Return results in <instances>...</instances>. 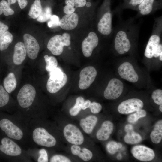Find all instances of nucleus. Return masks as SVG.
<instances>
[{
    "label": "nucleus",
    "instance_id": "obj_1",
    "mask_svg": "<svg viewBox=\"0 0 162 162\" xmlns=\"http://www.w3.org/2000/svg\"><path fill=\"white\" fill-rule=\"evenodd\" d=\"M140 25L131 18L119 23L113 32L115 50L119 55L128 52L139 37Z\"/></svg>",
    "mask_w": 162,
    "mask_h": 162
},
{
    "label": "nucleus",
    "instance_id": "obj_2",
    "mask_svg": "<svg viewBox=\"0 0 162 162\" xmlns=\"http://www.w3.org/2000/svg\"><path fill=\"white\" fill-rule=\"evenodd\" d=\"M162 32L161 16L156 18L151 35L150 37L144 52V56L148 58L153 57L154 52L161 43Z\"/></svg>",
    "mask_w": 162,
    "mask_h": 162
},
{
    "label": "nucleus",
    "instance_id": "obj_3",
    "mask_svg": "<svg viewBox=\"0 0 162 162\" xmlns=\"http://www.w3.org/2000/svg\"><path fill=\"white\" fill-rule=\"evenodd\" d=\"M65 139L71 145H81L84 142L85 138L80 128L72 123L66 124L63 129Z\"/></svg>",
    "mask_w": 162,
    "mask_h": 162
},
{
    "label": "nucleus",
    "instance_id": "obj_4",
    "mask_svg": "<svg viewBox=\"0 0 162 162\" xmlns=\"http://www.w3.org/2000/svg\"><path fill=\"white\" fill-rule=\"evenodd\" d=\"M32 137L36 143L42 146L52 147L55 146L57 143L55 137L42 127L37 128L34 130Z\"/></svg>",
    "mask_w": 162,
    "mask_h": 162
},
{
    "label": "nucleus",
    "instance_id": "obj_5",
    "mask_svg": "<svg viewBox=\"0 0 162 162\" xmlns=\"http://www.w3.org/2000/svg\"><path fill=\"white\" fill-rule=\"evenodd\" d=\"M36 91L34 87L27 84L23 86L20 90L17 100L20 105L23 108L30 106L35 99Z\"/></svg>",
    "mask_w": 162,
    "mask_h": 162
},
{
    "label": "nucleus",
    "instance_id": "obj_6",
    "mask_svg": "<svg viewBox=\"0 0 162 162\" xmlns=\"http://www.w3.org/2000/svg\"><path fill=\"white\" fill-rule=\"evenodd\" d=\"M97 74L95 68L92 66H88L82 69L80 74L78 86L82 90L86 89L94 81Z\"/></svg>",
    "mask_w": 162,
    "mask_h": 162
},
{
    "label": "nucleus",
    "instance_id": "obj_7",
    "mask_svg": "<svg viewBox=\"0 0 162 162\" xmlns=\"http://www.w3.org/2000/svg\"><path fill=\"white\" fill-rule=\"evenodd\" d=\"M122 82L117 78H113L109 81L105 89L104 95L107 99L113 100L118 98L123 89Z\"/></svg>",
    "mask_w": 162,
    "mask_h": 162
},
{
    "label": "nucleus",
    "instance_id": "obj_8",
    "mask_svg": "<svg viewBox=\"0 0 162 162\" xmlns=\"http://www.w3.org/2000/svg\"><path fill=\"white\" fill-rule=\"evenodd\" d=\"M162 7V0H144L138 6L136 11L138 17L153 13Z\"/></svg>",
    "mask_w": 162,
    "mask_h": 162
},
{
    "label": "nucleus",
    "instance_id": "obj_9",
    "mask_svg": "<svg viewBox=\"0 0 162 162\" xmlns=\"http://www.w3.org/2000/svg\"><path fill=\"white\" fill-rule=\"evenodd\" d=\"M0 128L10 138L20 140L23 137L22 130L8 119L3 118L0 121Z\"/></svg>",
    "mask_w": 162,
    "mask_h": 162
},
{
    "label": "nucleus",
    "instance_id": "obj_10",
    "mask_svg": "<svg viewBox=\"0 0 162 162\" xmlns=\"http://www.w3.org/2000/svg\"><path fill=\"white\" fill-rule=\"evenodd\" d=\"M97 29L103 35H109L113 33L112 14L110 8L103 14L99 20L97 24Z\"/></svg>",
    "mask_w": 162,
    "mask_h": 162
},
{
    "label": "nucleus",
    "instance_id": "obj_11",
    "mask_svg": "<svg viewBox=\"0 0 162 162\" xmlns=\"http://www.w3.org/2000/svg\"><path fill=\"white\" fill-rule=\"evenodd\" d=\"M143 106V103L141 100L131 98L121 103L118 106V110L121 114H127L141 109Z\"/></svg>",
    "mask_w": 162,
    "mask_h": 162
},
{
    "label": "nucleus",
    "instance_id": "obj_12",
    "mask_svg": "<svg viewBox=\"0 0 162 162\" xmlns=\"http://www.w3.org/2000/svg\"><path fill=\"white\" fill-rule=\"evenodd\" d=\"M99 38L94 32H89L88 36L83 40L82 44V49L84 56L86 57L90 56L94 50L98 46Z\"/></svg>",
    "mask_w": 162,
    "mask_h": 162
},
{
    "label": "nucleus",
    "instance_id": "obj_13",
    "mask_svg": "<svg viewBox=\"0 0 162 162\" xmlns=\"http://www.w3.org/2000/svg\"><path fill=\"white\" fill-rule=\"evenodd\" d=\"M24 45L27 54L30 58L35 59L37 57L40 50V46L37 40L28 34L23 36Z\"/></svg>",
    "mask_w": 162,
    "mask_h": 162
},
{
    "label": "nucleus",
    "instance_id": "obj_14",
    "mask_svg": "<svg viewBox=\"0 0 162 162\" xmlns=\"http://www.w3.org/2000/svg\"><path fill=\"white\" fill-rule=\"evenodd\" d=\"M70 45L62 36L58 34L52 37L50 39L47 44V48L53 55L59 56L62 53L64 46Z\"/></svg>",
    "mask_w": 162,
    "mask_h": 162
},
{
    "label": "nucleus",
    "instance_id": "obj_15",
    "mask_svg": "<svg viewBox=\"0 0 162 162\" xmlns=\"http://www.w3.org/2000/svg\"><path fill=\"white\" fill-rule=\"evenodd\" d=\"M131 153L135 158L142 161H149L155 157V153L153 149L143 145L134 146L132 149Z\"/></svg>",
    "mask_w": 162,
    "mask_h": 162
},
{
    "label": "nucleus",
    "instance_id": "obj_16",
    "mask_svg": "<svg viewBox=\"0 0 162 162\" xmlns=\"http://www.w3.org/2000/svg\"><path fill=\"white\" fill-rule=\"evenodd\" d=\"M119 74L122 78L132 83L137 82L139 76L132 65L128 62L121 64L118 69Z\"/></svg>",
    "mask_w": 162,
    "mask_h": 162
},
{
    "label": "nucleus",
    "instance_id": "obj_17",
    "mask_svg": "<svg viewBox=\"0 0 162 162\" xmlns=\"http://www.w3.org/2000/svg\"><path fill=\"white\" fill-rule=\"evenodd\" d=\"M0 145V150L4 154L9 156H17L21 153L20 147L15 142L7 137L2 138Z\"/></svg>",
    "mask_w": 162,
    "mask_h": 162
},
{
    "label": "nucleus",
    "instance_id": "obj_18",
    "mask_svg": "<svg viewBox=\"0 0 162 162\" xmlns=\"http://www.w3.org/2000/svg\"><path fill=\"white\" fill-rule=\"evenodd\" d=\"M68 77L65 73L60 78L54 79L49 78L46 86L47 91L52 94L56 93L65 86Z\"/></svg>",
    "mask_w": 162,
    "mask_h": 162
},
{
    "label": "nucleus",
    "instance_id": "obj_19",
    "mask_svg": "<svg viewBox=\"0 0 162 162\" xmlns=\"http://www.w3.org/2000/svg\"><path fill=\"white\" fill-rule=\"evenodd\" d=\"M79 21V17L76 13L66 14L60 20L59 26L66 30H70L75 28Z\"/></svg>",
    "mask_w": 162,
    "mask_h": 162
},
{
    "label": "nucleus",
    "instance_id": "obj_20",
    "mask_svg": "<svg viewBox=\"0 0 162 162\" xmlns=\"http://www.w3.org/2000/svg\"><path fill=\"white\" fill-rule=\"evenodd\" d=\"M70 150L73 155L78 156L85 161H89L93 156V154L90 149L81 145H72Z\"/></svg>",
    "mask_w": 162,
    "mask_h": 162
},
{
    "label": "nucleus",
    "instance_id": "obj_21",
    "mask_svg": "<svg viewBox=\"0 0 162 162\" xmlns=\"http://www.w3.org/2000/svg\"><path fill=\"white\" fill-rule=\"evenodd\" d=\"M98 121L97 116L90 115L80 119L79 124L80 127L86 134H91L93 132Z\"/></svg>",
    "mask_w": 162,
    "mask_h": 162
},
{
    "label": "nucleus",
    "instance_id": "obj_22",
    "mask_svg": "<svg viewBox=\"0 0 162 162\" xmlns=\"http://www.w3.org/2000/svg\"><path fill=\"white\" fill-rule=\"evenodd\" d=\"M113 124L112 122L108 120L105 121L96 133L97 138L100 141L108 140L113 131Z\"/></svg>",
    "mask_w": 162,
    "mask_h": 162
},
{
    "label": "nucleus",
    "instance_id": "obj_23",
    "mask_svg": "<svg viewBox=\"0 0 162 162\" xmlns=\"http://www.w3.org/2000/svg\"><path fill=\"white\" fill-rule=\"evenodd\" d=\"M26 51L24 43L22 42H17L14 47V52L13 61L16 65L21 64L25 59Z\"/></svg>",
    "mask_w": 162,
    "mask_h": 162
},
{
    "label": "nucleus",
    "instance_id": "obj_24",
    "mask_svg": "<svg viewBox=\"0 0 162 162\" xmlns=\"http://www.w3.org/2000/svg\"><path fill=\"white\" fill-rule=\"evenodd\" d=\"M3 85L4 88L8 93H10L14 90L16 87L17 81L13 73H10L4 78Z\"/></svg>",
    "mask_w": 162,
    "mask_h": 162
},
{
    "label": "nucleus",
    "instance_id": "obj_25",
    "mask_svg": "<svg viewBox=\"0 0 162 162\" xmlns=\"http://www.w3.org/2000/svg\"><path fill=\"white\" fill-rule=\"evenodd\" d=\"M152 141L156 144L159 143L162 139V120L158 121L154 125L153 130L150 134Z\"/></svg>",
    "mask_w": 162,
    "mask_h": 162
},
{
    "label": "nucleus",
    "instance_id": "obj_26",
    "mask_svg": "<svg viewBox=\"0 0 162 162\" xmlns=\"http://www.w3.org/2000/svg\"><path fill=\"white\" fill-rule=\"evenodd\" d=\"M123 2L116 8L117 11L129 9L136 11L138 6L144 0H123Z\"/></svg>",
    "mask_w": 162,
    "mask_h": 162
},
{
    "label": "nucleus",
    "instance_id": "obj_27",
    "mask_svg": "<svg viewBox=\"0 0 162 162\" xmlns=\"http://www.w3.org/2000/svg\"><path fill=\"white\" fill-rule=\"evenodd\" d=\"M13 36L8 31L4 32L0 37V51H3L6 50L12 42Z\"/></svg>",
    "mask_w": 162,
    "mask_h": 162
},
{
    "label": "nucleus",
    "instance_id": "obj_28",
    "mask_svg": "<svg viewBox=\"0 0 162 162\" xmlns=\"http://www.w3.org/2000/svg\"><path fill=\"white\" fill-rule=\"evenodd\" d=\"M42 11L40 0H35L30 8L28 14L31 18L36 19L40 16Z\"/></svg>",
    "mask_w": 162,
    "mask_h": 162
},
{
    "label": "nucleus",
    "instance_id": "obj_29",
    "mask_svg": "<svg viewBox=\"0 0 162 162\" xmlns=\"http://www.w3.org/2000/svg\"><path fill=\"white\" fill-rule=\"evenodd\" d=\"M124 141L128 144H135L140 142L142 140L140 135L134 130L127 133L124 138Z\"/></svg>",
    "mask_w": 162,
    "mask_h": 162
},
{
    "label": "nucleus",
    "instance_id": "obj_30",
    "mask_svg": "<svg viewBox=\"0 0 162 162\" xmlns=\"http://www.w3.org/2000/svg\"><path fill=\"white\" fill-rule=\"evenodd\" d=\"M85 100L81 96L78 97L76 99V102L73 106L69 110L70 115L72 116H75L80 113Z\"/></svg>",
    "mask_w": 162,
    "mask_h": 162
},
{
    "label": "nucleus",
    "instance_id": "obj_31",
    "mask_svg": "<svg viewBox=\"0 0 162 162\" xmlns=\"http://www.w3.org/2000/svg\"><path fill=\"white\" fill-rule=\"evenodd\" d=\"M44 58L46 63V69L47 71L50 72L57 67L58 62L55 57L45 55Z\"/></svg>",
    "mask_w": 162,
    "mask_h": 162
},
{
    "label": "nucleus",
    "instance_id": "obj_32",
    "mask_svg": "<svg viewBox=\"0 0 162 162\" xmlns=\"http://www.w3.org/2000/svg\"><path fill=\"white\" fill-rule=\"evenodd\" d=\"M146 115V111L141 109L136 111L135 113L130 115L128 117V121L130 123L134 124L138 121L139 118L144 117Z\"/></svg>",
    "mask_w": 162,
    "mask_h": 162
},
{
    "label": "nucleus",
    "instance_id": "obj_33",
    "mask_svg": "<svg viewBox=\"0 0 162 162\" xmlns=\"http://www.w3.org/2000/svg\"><path fill=\"white\" fill-rule=\"evenodd\" d=\"M52 16V10L49 7H46L43 10L40 16L37 18V20L40 22L47 21Z\"/></svg>",
    "mask_w": 162,
    "mask_h": 162
},
{
    "label": "nucleus",
    "instance_id": "obj_34",
    "mask_svg": "<svg viewBox=\"0 0 162 162\" xmlns=\"http://www.w3.org/2000/svg\"><path fill=\"white\" fill-rule=\"evenodd\" d=\"M9 100V95L3 86L0 85V107L7 104Z\"/></svg>",
    "mask_w": 162,
    "mask_h": 162
},
{
    "label": "nucleus",
    "instance_id": "obj_35",
    "mask_svg": "<svg viewBox=\"0 0 162 162\" xmlns=\"http://www.w3.org/2000/svg\"><path fill=\"white\" fill-rule=\"evenodd\" d=\"M0 6L3 14L5 16H7L14 14V10L10 7V5L6 0H2L0 2Z\"/></svg>",
    "mask_w": 162,
    "mask_h": 162
},
{
    "label": "nucleus",
    "instance_id": "obj_36",
    "mask_svg": "<svg viewBox=\"0 0 162 162\" xmlns=\"http://www.w3.org/2000/svg\"><path fill=\"white\" fill-rule=\"evenodd\" d=\"M122 147V145L121 143L111 141L107 144L106 148L109 153L113 154L116 153L119 148H121Z\"/></svg>",
    "mask_w": 162,
    "mask_h": 162
},
{
    "label": "nucleus",
    "instance_id": "obj_37",
    "mask_svg": "<svg viewBox=\"0 0 162 162\" xmlns=\"http://www.w3.org/2000/svg\"><path fill=\"white\" fill-rule=\"evenodd\" d=\"M72 161L67 157L62 154H56L52 156L50 160L51 162H70Z\"/></svg>",
    "mask_w": 162,
    "mask_h": 162
},
{
    "label": "nucleus",
    "instance_id": "obj_38",
    "mask_svg": "<svg viewBox=\"0 0 162 162\" xmlns=\"http://www.w3.org/2000/svg\"><path fill=\"white\" fill-rule=\"evenodd\" d=\"M152 98L154 102L158 105L162 104V90L161 89H157L152 93Z\"/></svg>",
    "mask_w": 162,
    "mask_h": 162
},
{
    "label": "nucleus",
    "instance_id": "obj_39",
    "mask_svg": "<svg viewBox=\"0 0 162 162\" xmlns=\"http://www.w3.org/2000/svg\"><path fill=\"white\" fill-rule=\"evenodd\" d=\"M91 112L93 114L99 113L101 110L102 106L99 103L93 102L91 103L89 108Z\"/></svg>",
    "mask_w": 162,
    "mask_h": 162
},
{
    "label": "nucleus",
    "instance_id": "obj_40",
    "mask_svg": "<svg viewBox=\"0 0 162 162\" xmlns=\"http://www.w3.org/2000/svg\"><path fill=\"white\" fill-rule=\"evenodd\" d=\"M39 156L38 159V162H47L49 161L48 156L46 151L44 148L40 149L39 151Z\"/></svg>",
    "mask_w": 162,
    "mask_h": 162
},
{
    "label": "nucleus",
    "instance_id": "obj_41",
    "mask_svg": "<svg viewBox=\"0 0 162 162\" xmlns=\"http://www.w3.org/2000/svg\"><path fill=\"white\" fill-rule=\"evenodd\" d=\"M153 57L155 58L159 57L160 61H162V44L161 43L157 47L154 54Z\"/></svg>",
    "mask_w": 162,
    "mask_h": 162
},
{
    "label": "nucleus",
    "instance_id": "obj_42",
    "mask_svg": "<svg viewBox=\"0 0 162 162\" xmlns=\"http://www.w3.org/2000/svg\"><path fill=\"white\" fill-rule=\"evenodd\" d=\"M50 19L52 24V27L59 26L60 20L59 18L57 16L55 15H52Z\"/></svg>",
    "mask_w": 162,
    "mask_h": 162
},
{
    "label": "nucleus",
    "instance_id": "obj_43",
    "mask_svg": "<svg viewBox=\"0 0 162 162\" xmlns=\"http://www.w3.org/2000/svg\"><path fill=\"white\" fill-rule=\"evenodd\" d=\"M75 10V8L74 7L66 5L63 9L64 12L66 14H70L74 13Z\"/></svg>",
    "mask_w": 162,
    "mask_h": 162
},
{
    "label": "nucleus",
    "instance_id": "obj_44",
    "mask_svg": "<svg viewBox=\"0 0 162 162\" xmlns=\"http://www.w3.org/2000/svg\"><path fill=\"white\" fill-rule=\"evenodd\" d=\"M9 29L8 26L4 22L0 21V37Z\"/></svg>",
    "mask_w": 162,
    "mask_h": 162
},
{
    "label": "nucleus",
    "instance_id": "obj_45",
    "mask_svg": "<svg viewBox=\"0 0 162 162\" xmlns=\"http://www.w3.org/2000/svg\"><path fill=\"white\" fill-rule=\"evenodd\" d=\"M86 4V0H75V6L76 8L84 7Z\"/></svg>",
    "mask_w": 162,
    "mask_h": 162
},
{
    "label": "nucleus",
    "instance_id": "obj_46",
    "mask_svg": "<svg viewBox=\"0 0 162 162\" xmlns=\"http://www.w3.org/2000/svg\"><path fill=\"white\" fill-rule=\"evenodd\" d=\"M20 8L21 9L24 8L27 5L28 1L27 0H17Z\"/></svg>",
    "mask_w": 162,
    "mask_h": 162
},
{
    "label": "nucleus",
    "instance_id": "obj_47",
    "mask_svg": "<svg viewBox=\"0 0 162 162\" xmlns=\"http://www.w3.org/2000/svg\"><path fill=\"white\" fill-rule=\"evenodd\" d=\"M91 103V102L89 100H84L82 104V110H85L89 108Z\"/></svg>",
    "mask_w": 162,
    "mask_h": 162
},
{
    "label": "nucleus",
    "instance_id": "obj_48",
    "mask_svg": "<svg viewBox=\"0 0 162 162\" xmlns=\"http://www.w3.org/2000/svg\"><path fill=\"white\" fill-rule=\"evenodd\" d=\"M125 131L127 132H128L134 130V127L130 124H128L125 125L124 128Z\"/></svg>",
    "mask_w": 162,
    "mask_h": 162
},
{
    "label": "nucleus",
    "instance_id": "obj_49",
    "mask_svg": "<svg viewBox=\"0 0 162 162\" xmlns=\"http://www.w3.org/2000/svg\"><path fill=\"white\" fill-rule=\"evenodd\" d=\"M65 3L66 5L75 6V0H65Z\"/></svg>",
    "mask_w": 162,
    "mask_h": 162
},
{
    "label": "nucleus",
    "instance_id": "obj_50",
    "mask_svg": "<svg viewBox=\"0 0 162 162\" xmlns=\"http://www.w3.org/2000/svg\"><path fill=\"white\" fill-rule=\"evenodd\" d=\"M17 0H8V2L9 5H11L15 3Z\"/></svg>",
    "mask_w": 162,
    "mask_h": 162
},
{
    "label": "nucleus",
    "instance_id": "obj_51",
    "mask_svg": "<svg viewBox=\"0 0 162 162\" xmlns=\"http://www.w3.org/2000/svg\"><path fill=\"white\" fill-rule=\"evenodd\" d=\"M48 26L50 28H52V24L51 22L50 21H49L47 23Z\"/></svg>",
    "mask_w": 162,
    "mask_h": 162
},
{
    "label": "nucleus",
    "instance_id": "obj_52",
    "mask_svg": "<svg viewBox=\"0 0 162 162\" xmlns=\"http://www.w3.org/2000/svg\"><path fill=\"white\" fill-rule=\"evenodd\" d=\"M117 158L118 160H121L122 158V156L120 154H119L117 156Z\"/></svg>",
    "mask_w": 162,
    "mask_h": 162
},
{
    "label": "nucleus",
    "instance_id": "obj_53",
    "mask_svg": "<svg viewBox=\"0 0 162 162\" xmlns=\"http://www.w3.org/2000/svg\"><path fill=\"white\" fill-rule=\"evenodd\" d=\"M86 5L87 7H90L91 5V3L90 2H88L86 4Z\"/></svg>",
    "mask_w": 162,
    "mask_h": 162
},
{
    "label": "nucleus",
    "instance_id": "obj_54",
    "mask_svg": "<svg viewBox=\"0 0 162 162\" xmlns=\"http://www.w3.org/2000/svg\"><path fill=\"white\" fill-rule=\"evenodd\" d=\"M159 110L161 112H162V104L160 105V106H159Z\"/></svg>",
    "mask_w": 162,
    "mask_h": 162
},
{
    "label": "nucleus",
    "instance_id": "obj_55",
    "mask_svg": "<svg viewBox=\"0 0 162 162\" xmlns=\"http://www.w3.org/2000/svg\"><path fill=\"white\" fill-rule=\"evenodd\" d=\"M3 14V12L2 9L0 6V16Z\"/></svg>",
    "mask_w": 162,
    "mask_h": 162
}]
</instances>
